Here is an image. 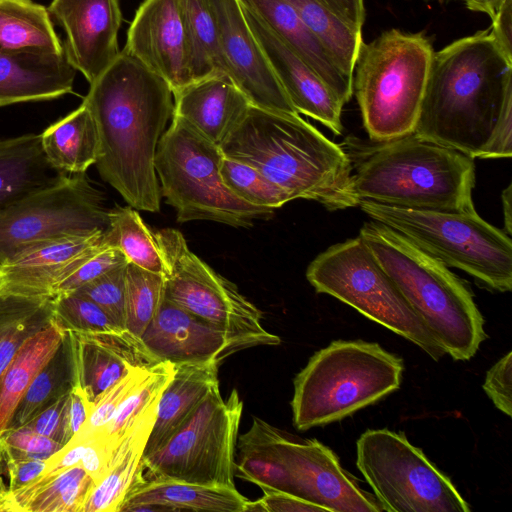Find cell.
I'll list each match as a JSON object with an SVG mask.
<instances>
[{
	"label": "cell",
	"instance_id": "54",
	"mask_svg": "<svg viewBox=\"0 0 512 512\" xmlns=\"http://www.w3.org/2000/svg\"><path fill=\"white\" fill-rule=\"evenodd\" d=\"M473 12L483 13L492 19L507 0H461Z\"/></svg>",
	"mask_w": 512,
	"mask_h": 512
},
{
	"label": "cell",
	"instance_id": "40",
	"mask_svg": "<svg viewBox=\"0 0 512 512\" xmlns=\"http://www.w3.org/2000/svg\"><path fill=\"white\" fill-rule=\"evenodd\" d=\"M173 372L174 364L167 361L157 362L147 369L127 394L102 434L112 451L135 421L158 401Z\"/></svg>",
	"mask_w": 512,
	"mask_h": 512
},
{
	"label": "cell",
	"instance_id": "55",
	"mask_svg": "<svg viewBox=\"0 0 512 512\" xmlns=\"http://www.w3.org/2000/svg\"><path fill=\"white\" fill-rule=\"evenodd\" d=\"M503 218H504V231L511 236L512 234V185L511 183L502 191L501 195Z\"/></svg>",
	"mask_w": 512,
	"mask_h": 512
},
{
	"label": "cell",
	"instance_id": "24",
	"mask_svg": "<svg viewBox=\"0 0 512 512\" xmlns=\"http://www.w3.org/2000/svg\"><path fill=\"white\" fill-rule=\"evenodd\" d=\"M76 72L64 53L0 50V107L52 100L71 93Z\"/></svg>",
	"mask_w": 512,
	"mask_h": 512
},
{
	"label": "cell",
	"instance_id": "42",
	"mask_svg": "<svg viewBox=\"0 0 512 512\" xmlns=\"http://www.w3.org/2000/svg\"><path fill=\"white\" fill-rule=\"evenodd\" d=\"M220 174L226 187L249 204L274 210L292 201L283 189L246 163L224 156Z\"/></svg>",
	"mask_w": 512,
	"mask_h": 512
},
{
	"label": "cell",
	"instance_id": "30",
	"mask_svg": "<svg viewBox=\"0 0 512 512\" xmlns=\"http://www.w3.org/2000/svg\"><path fill=\"white\" fill-rule=\"evenodd\" d=\"M40 137L49 163L66 174L85 173L97 161L98 130L93 115L84 102L48 126Z\"/></svg>",
	"mask_w": 512,
	"mask_h": 512
},
{
	"label": "cell",
	"instance_id": "23",
	"mask_svg": "<svg viewBox=\"0 0 512 512\" xmlns=\"http://www.w3.org/2000/svg\"><path fill=\"white\" fill-rule=\"evenodd\" d=\"M174 111L220 146L252 105L226 73H216L176 90Z\"/></svg>",
	"mask_w": 512,
	"mask_h": 512
},
{
	"label": "cell",
	"instance_id": "38",
	"mask_svg": "<svg viewBox=\"0 0 512 512\" xmlns=\"http://www.w3.org/2000/svg\"><path fill=\"white\" fill-rule=\"evenodd\" d=\"M74 386V369L68 333L42 367L19 401L8 428L24 426L42 409ZM7 428V429H8Z\"/></svg>",
	"mask_w": 512,
	"mask_h": 512
},
{
	"label": "cell",
	"instance_id": "32",
	"mask_svg": "<svg viewBox=\"0 0 512 512\" xmlns=\"http://www.w3.org/2000/svg\"><path fill=\"white\" fill-rule=\"evenodd\" d=\"M64 335L51 321L23 343L0 376V433L8 428L19 401Z\"/></svg>",
	"mask_w": 512,
	"mask_h": 512
},
{
	"label": "cell",
	"instance_id": "22",
	"mask_svg": "<svg viewBox=\"0 0 512 512\" xmlns=\"http://www.w3.org/2000/svg\"><path fill=\"white\" fill-rule=\"evenodd\" d=\"M104 232L37 243L0 265V294L53 297L55 286L103 240Z\"/></svg>",
	"mask_w": 512,
	"mask_h": 512
},
{
	"label": "cell",
	"instance_id": "47",
	"mask_svg": "<svg viewBox=\"0 0 512 512\" xmlns=\"http://www.w3.org/2000/svg\"><path fill=\"white\" fill-rule=\"evenodd\" d=\"M69 393L70 391L57 398L31 418L24 426L53 439L61 445L68 443L70 440L67 424Z\"/></svg>",
	"mask_w": 512,
	"mask_h": 512
},
{
	"label": "cell",
	"instance_id": "52",
	"mask_svg": "<svg viewBox=\"0 0 512 512\" xmlns=\"http://www.w3.org/2000/svg\"><path fill=\"white\" fill-rule=\"evenodd\" d=\"M490 32L503 53L512 59V0H507L491 19Z\"/></svg>",
	"mask_w": 512,
	"mask_h": 512
},
{
	"label": "cell",
	"instance_id": "11",
	"mask_svg": "<svg viewBox=\"0 0 512 512\" xmlns=\"http://www.w3.org/2000/svg\"><path fill=\"white\" fill-rule=\"evenodd\" d=\"M154 236L166 267L165 298L224 331L244 349L281 343L264 328L262 312L194 254L181 232L166 228Z\"/></svg>",
	"mask_w": 512,
	"mask_h": 512
},
{
	"label": "cell",
	"instance_id": "50",
	"mask_svg": "<svg viewBox=\"0 0 512 512\" xmlns=\"http://www.w3.org/2000/svg\"><path fill=\"white\" fill-rule=\"evenodd\" d=\"M263 492L264 495L260 499L252 502L248 500L244 512H327L325 508L288 492L277 490H263Z\"/></svg>",
	"mask_w": 512,
	"mask_h": 512
},
{
	"label": "cell",
	"instance_id": "18",
	"mask_svg": "<svg viewBox=\"0 0 512 512\" xmlns=\"http://www.w3.org/2000/svg\"><path fill=\"white\" fill-rule=\"evenodd\" d=\"M123 50L163 78L172 92L191 83L179 0H144Z\"/></svg>",
	"mask_w": 512,
	"mask_h": 512
},
{
	"label": "cell",
	"instance_id": "14",
	"mask_svg": "<svg viewBox=\"0 0 512 512\" xmlns=\"http://www.w3.org/2000/svg\"><path fill=\"white\" fill-rule=\"evenodd\" d=\"M108 213L85 173L67 176L0 212V265L40 242L106 231Z\"/></svg>",
	"mask_w": 512,
	"mask_h": 512
},
{
	"label": "cell",
	"instance_id": "16",
	"mask_svg": "<svg viewBox=\"0 0 512 512\" xmlns=\"http://www.w3.org/2000/svg\"><path fill=\"white\" fill-rule=\"evenodd\" d=\"M227 73L253 106L297 113L252 33L239 0H208Z\"/></svg>",
	"mask_w": 512,
	"mask_h": 512
},
{
	"label": "cell",
	"instance_id": "28",
	"mask_svg": "<svg viewBox=\"0 0 512 512\" xmlns=\"http://www.w3.org/2000/svg\"><path fill=\"white\" fill-rule=\"evenodd\" d=\"M157 402L117 442L111 453L108 469L95 483L82 512H119L132 486L143 479L142 458L155 421Z\"/></svg>",
	"mask_w": 512,
	"mask_h": 512
},
{
	"label": "cell",
	"instance_id": "44",
	"mask_svg": "<svg viewBox=\"0 0 512 512\" xmlns=\"http://www.w3.org/2000/svg\"><path fill=\"white\" fill-rule=\"evenodd\" d=\"M127 263L128 260L122 251L108 244L104 237L87 253L79 265L55 286L53 297L74 292L97 277Z\"/></svg>",
	"mask_w": 512,
	"mask_h": 512
},
{
	"label": "cell",
	"instance_id": "1",
	"mask_svg": "<svg viewBox=\"0 0 512 512\" xmlns=\"http://www.w3.org/2000/svg\"><path fill=\"white\" fill-rule=\"evenodd\" d=\"M472 158L512 155V59L490 28L435 51L413 131Z\"/></svg>",
	"mask_w": 512,
	"mask_h": 512
},
{
	"label": "cell",
	"instance_id": "48",
	"mask_svg": "<svg viewBox=\"0 0 512 512\" xmlns=\"http://www.w3.org/2000/svg\"><path fill=\"white\" fill-rule=\"evenodd\" d=\"M483 389L495 407L506 414H512V352L500 358L488 371Z\"/></svg>",
	"mask_w": 512,
	"mask_h": 512
},
{
	"label": "cell",
	"instance_id": "29",
	"mask_svg": "<svg viewBox=\"0 0 512 512\" xmlns=\"http://www.w3.org/2000/svg\"><path fill=\"white\" fill-rule=\"evenodd\" d=\"M67 176L47 160L40 134L0 140V212Z\"/></svg>",
	"mask_w": 512,
	"mask_h": 512
},
{
	"label": "cell",
	"instance_id": "6",
	"mask_svg": "<svg viewBox=\"0 0 512 512\" xmlns=\"http://www.w3.org/2000/svg\"><path fill=\"white\" fill-rule=\"evenodd\" d=\"M403 369L402 359L378 343L331 342L294 379V426H324L378 402L400 387Z\"/></svg>",
	"mask_w": 512,
	"mask_h": 512
},
{
	"label": "cell",
	"instance_id": "21",
	"mask_svg": "<svg viewBox=\"0 0 512 512\" xmlns=\"http://www.w3.org/2000/svg\"><path fill=\"white\" fill-rule=\"evenodd\" d=\"M158 362L220 364L244 348L224 331L167 298L140 337Z\"/></svg>",
	"mask_w": 512,
	"mask_h": 512
},
{
	"label": "cell",
	"instance_id": "3",
	"mask_svg": "<svg viewBox=\"0 0 512 512\" xmlns=\"http://www.w3.org/2000/svg\"><path fill=\"white\" fill-rule=\"evenodd\" d=\"M219 147L224 156L257 169L292 200H313L330 211L358 205L346 150L298 113L251 105Z\"/></svg>",
	"mask_w": 512,
	"mask_h": 512
},
{
	"label": "cell",
	"instance_id": "9",
	"mask_svg": "<svg viewBox=\"0 0 512 512\" xmlns=\"http://www.w3.org/2000/svg\"><path fill=\"white\" fill-rule=\"evenodd\" d=\"M220 147L188 121L173 115L156 150L155 169L161 195L175 208L178 222L208 220L248 228L273 209L249 204L224 184Z\"/></svg>",
	"mask_w": 512,
	"mask_h": 512
},
{
	"label": "cell",
	"instance_id": "45",
	"mask_svg": "<svg viewBox=\"0 0 512 512\" xmlns=\"http://www.w3.org/2000/svg\"><path fill=\"white\" fill-rule=\"evenodd\" d=\"M127 264L97 277L74 291L96 303L120 329H125Z\"/></svg>",
	"mask_w": 512,
	"mask_h": 512
},
{
	"label": "cell",
	"instance_id": "20",
	"mask_svg": "<svg viewBox=\"0 0 512 512\" xmlns=\"http://www.w3.org/2000/svg\"><path fill=\"white\" fill-rule=\"evenodd\" d=\"M67 333L74 385L85 393L92 406L131 371L158 362L141 339L125 329Z\"/></svg>",
	"mask_w": 512,
	"mask_h": 512
},
{
	"label": "cell",
	"instance_id": "2",
	"mask_svg": "<svg viewBox=\"0 0 512 512\" xmlns=\"http://www.w3.org/2000/svg\"><path fill=\"white\" fill-rule=\"evenodd\" d=\"M168 83L122 50L83 99L95 120L100 176L129 204L159 212L158 142L174 111Z\"/></svg>",
	"mask_w": 512,
	"mask_h": 512
},
{
	"label": "cell",
	"instance_id": "15",
	"mask_svg": "<svg viewBox=\"0 0 512 512\" xmlns=\"http://www.w3.org/2000/svg\"><path fill=\"white\" fill-rule=\"evenodd\" d=\"M269 439L290 479L292 494L327 512H382L378 500L363 490L338 456L316 439H294L267 424Z\"/></svg>",
	"mask_w": 512,
	"mask_h": 512
},
{
	"label": "cell",
	"instance_id": "41",
	"mask_svg": "<svg viewBox=\"0 0 512 512\" xmlns=\"http://www.w3.org/2000/svg\"><path fill=\"white\" fill-rule=\"evenodd\" d=\"M163 299V276L128 262L125 330L140 338L157 314Z\"/></svg>",
	"mask_w": 512,
	"mask_h": 512
},
{
	"label": "cell",
	"instance_id": "37",
	"mask_svg": "<svg viewBox=\"0 0 512 512\" xmlns=\"http://www.w3.org/2000/svg\"><path fill=\"white\" fill-rule=\"evenodd\" d=\"M53 316V297L0 294V376L23 343L46 327Z\"/></svg>",
	"mask_w": 512,
	"mask_h": 512
},
{
	"label": "cell",
	"instance_id": "19",
	"mask_svg": "<svg viewBox=\"0 0 512 512\" xmlns=\"http://www.w3.org/2000/svg\"><path fill=\"white\" fill-rule=\"evenodd\" d=\"M241 7L252 33L297 113L313 118L340 135L343 128L342 102L268 25L242 4Z\"/></svg>",
	"mask_w": 512,
	"mask_h": 512
},
{
	"label": "cell",
	"instance_id": "7",
	"mask_svg": "<svg viewBox=\"0 0 512 512\" xmlns=\"http://www.w3.org/2000/svg\"><path fill=\"white\" fill-rule=\"evenodd\" d=\"M434 52L424 31L392 28L362 42L352 86L371 141L414 131Z\"/></svg>",
	"mask_w": 512,
	"mask_h": 512
},
{
	"label": "cell",
	"instance_id": "12",
	"mask_svg": "<svg viewBox=\"0 0 512 512\" xmlns=\"http://www.w3.org/2000/svg\"><path fill=\"white\" fill-rule=\"evenodd\" d=\"M243 402L216 385L157 451L142 458L150 479L235 487L234 458Z\"/></svg>",
	"mask_w": 512,
	"mask_h": 512
},
{
	"label": "cell",
	"instance_id": "46",
	"mask_svg": "<svg viewBox=\"0 0 512 512\" xmlns=\"http://www.w3.org/2000/svg\"><path fill=\"white\" fill-rule=\"evenodd\" d=\"M149 367L137 368L127 374L123 379L112 386L93 406L90 415L73 437L88 439L94 436H102L105 428L113 418L127 394L140 381ZM72 437V438H73Z\"/></svg>",
	"mask_w": 512,
	"mask_h": 512
},
{
	"label": "cell",
	"instance_id": "33",
	"mask_svg": "<svg viewBox=\"0 0 512 512\" xmlns=\"http://www.w3.org/2000/svg\"><path fill=\"white\" fill-rule=\"evenodd\" d=\"M94 485V479L76 465L54 475H38L13 497L20 512H82Z\"/></svg>",
	"mask_w": 512,
	"mask_h": 512
},
{
	"label": "cell",
	"instance_id": "27",
	"mask_svg": "<svg viewBox=\"0 0 512 512\" xmlns=\"http://www.w3.org/2000/svg\"><path fill=\"white\" fill-rule=\"evenodd\" d=\"M218 365L212 361L174 364L173 375L157 402L143 456L160 449L212 388L219 385Z\"/></svg>",
	"mask_w": 512,
	"mask_h": 512
},
{
	"label": "cell",
	"instance_id": "39",
	"mask_svg": "<svg viewBox=\"0 0 512 512\" xmlns=\"http://www.w3.org/2000/svg\"><path fill=\"white\" fill-rule=\"evenodd\" d=\"M109 226L104 233L108 244L119 248L129 263L164 276L166 267L154 233L131 206L109 210Z\"/></svg>",
	"mask_w": 512,
	"mask_h": 512
},
{
	"label": "cell",
	"instance_id": "34",
	"mask_svg": "<svg viewBox=\"0 0 512 512\" xmlns=\"http://www.w3.org/2000/svg\"><path fill=\"white\" fill-rule=\"evenodd\" d=\"M267 424L253 417L250 429L237 439L234 476L252 482L262 490L292 494L289 475L269 439Z\"/></svg>",
	"mask_w": 512,
	"mask_h": 512
},
{
	"label": "cell",
	"instance_id": "5",
	"mask_svg": "<svg viewBox=\"0 0 512 512\" xmlns=\"http://www.w3.org/2000/svg\"><path fill=\"white\" fill-rule=\"evenodd\" d=\"M359 236L445 353L458 361L472 358L486 333L466 285L443 263L385 225L371 220Z\"/></svg>",
	"mask_w": 512,
	"mask_h": 512
},
{
	"label": "cell",
	"instance_id": "25",
	"mask_svg": "<svg viewBox=\"0 0 512 512\" xmlns=\"http://www.w3.org/2000/svg\"><path fill=\"white\" fill-rule=\"evenodd\" d=\"M247 502L235 487L153 478L136 482L122 502L119 512H244Z\"/></svg>",
	"mask_w": 512,
	"mask_h": 512
},
{
	"label": "cell",
	"instance_id": "10",
	"mask_svg": "<svg viewBox=\"0 0 512 512\" xmlns=\"http://www.w3.org/2000/svg\"><path fill=\"white\" fill-rule=\"evenodd\" d=\"M306 278L318 293L353 307L435 361L446 354L360 236L319 254L309 264Z\"/></svg>",
	"mask_w": 512,
	"mask_h": 512
},
{
	"label": "cell",
	"instance_id": "13",
	"mask_svg": "<svg viewBox=\"0 0 512 512\" xmlns=\"http://www.w3.org/2000/svg\"><path fill=\"white\" fill-rule=\"evenodd\" d=\"M356 465L383 511H470L449 477L403 433L365 431L356 443Z\"/></svg>",
	"mask_w": 512,
	"mask_h": 512
},
{
	"label": "cell",
	"instance_id": "4",
	"mask_svg": "<svg viewBox=\"0 0 512 512\" xmlns=\"http://www.w3.org/2000/svg\"><path fill=\"white\" fill-rule=\"evenodd\" d=\"M344 149L358 202L432 211L475 209L474 158L459 150L414 132L371 143L351 139Z\"/></svg>",
	"mask_w": 512,
	"mask_h": 512
},
{
	"label": "cell",
	"instance_id": "8",
	"mask_svg": "<svg viewBox=\"0 0 512 512\" xmlns=\"http://www.w3.org/2000/svg\"><path fill=\"white\" fill-rule=\"evenodd\" d=\"M372 221L396 231L446 267L462 270L489 290L512 289L510 236L476 212L394 207L368 200L358 205Z\"/></svg>",
	"mask_w": 512,
	"mask_h": 512
},
{
	"label": "cell",
	"instance_id": "51",
	"mask_svg": "<svg viewBox=\"0 0 512 512\" xmlns=\"http://www.w3.org/2000/svg\"><path fill=\"white\" fill-rule=\"evenodd\" d=\"M91 410L92 404L85 393L78 386L74 385L69 393L67 409L68 436L70 440L84 426Z\"/></svg>",
	"mask_w": 512,
	"mask_h": 512
},
{
	"label": "cell",
	"instance_id": "35",
	"mask_svg": "<svg viewBox=\"0 0 512 512\" xmlns=\"http://www.w3.org/2000/svg\"><path fill=\"white\" fill-rule=\"evenodd\" d=\"M320 41L339 70L353 79L362 29L356 28L317 0H285Z\"/></svg>",
	"mask_w": 512,
	"mask_h": 512
},
{
	"label": "cell",
	"instance_id": "56",
	"mask_svg": "<svg viewBox=\"0 0 512 512\" xmlns=\"http://www.w3.org/2000/svg\"><path fill=\"white\" fill-rule=\"evenodd\" d=\"M424 2H437L438 4H446L449 3L451 0H422Z\"/></svg>",
	"mask_w": 512,
	"mask_h": 512
},
{
	"label": "cell",
	"instance_id": "49",
	"mask_svg": "<svg viewBox=\"0 0 512 512\" xmlns=\"http://www.w3.org/2000/svg\"><path fill=\"white\" fill-rule=\"evenodd\" d=\"M0 436L9 447L31 459L47 460L63 446L26 426L8 428L0 433Z\"/></svg>",
	"mask_w": 512,
	"mask_h": 512
},
{
	"label": "cell",
	"instance_id": "31",
	"mask_svg": "<svg viewBox=\"0 0 512 512\" xmlns=\"http://www.w3.org/2000/svg\"><path fill=\"white\" fill-rule=\"evenodd\" d=\"M0 50L64 53L48 9L32 0H0Z\"/></svg>",
	"mask_w": 512,
	"mask_h": 512
},
{
	"label": "cell",
	"instance_id": "53",
	"mask_svg": "<svg viewBox=\"0 0 512 512\" xmlns=\"http://www.w3.org/2000/svg\"><path fill=\"white\" fill-rule=\"evenodd\" d=\"M356 28L362 29L366 11L364 0H317Z\"/></svg>",
	"mask_w": 512,
	"mask_h": 512
},
{
	"label": "cell",
	"instance_id": "36",
	"mask_svg": "<svg viewBox=\"0 0 512 512\" xmlns=\"http://www.w3.org/2000/svg\"><path fill=\"white\" fill-rule=\"evenodd\" d=\"M191 82L227 73L218 28L208 0H179Z\"/></svg>",
	"mask_w": 512,
	"mask_h": 512
},
{
	"label": "cell",
	"instance_id": "26",
	"mask_svg": "<svg viewBox=\"0 0 512 512\" xmlns=\"http://www.w3.org/2000/svg\"><path fill=\"white\" fill-rule=\"evenodd\" d=\"M268 25L334 92L343 105L353 95V79L344 75L320 41L285 0H239Z\"/></svg>",
	"mask_w": 512,
	"mask_h": 512
},
{
	"label": "cell",
	"instance_id": "17",
	"mask_svg": "<svg viewBox=\"0 0 512 512\" xmlns=\"http://www.w3.org/2000/svg\"><path fill=\"white\" fill-rule=\"evenodd\" d=\"M48 12L66 34L68 63L93 83L120 53L119 0H52Z\"/></svg>",
	"mask_w": 512,
	"mask_h": 512
},
{
	"label": "cell",
	"instance_id": "43",
	"mask_svg": "<svg viewBox=\"0 0 512 512\" xmlns=\"http://www.w3.org/2000/svg\"><path fill=\"white\" fill-rule=\"evenodd\" d=\"M52 322L63 332H107L120 329L96 303L76 292L53 297Z\"/></svg>",
	"mask_w": 512,
	"mask_h": 512
}]
</instances>
